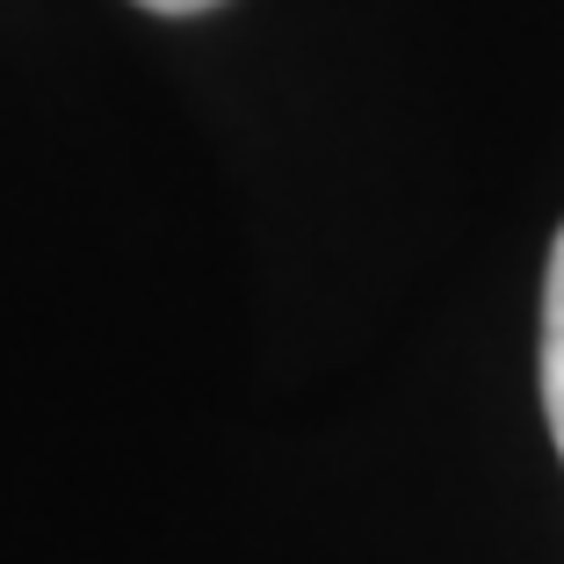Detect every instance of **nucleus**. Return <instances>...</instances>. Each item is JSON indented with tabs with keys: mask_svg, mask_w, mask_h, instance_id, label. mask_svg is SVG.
Returning a JSON list of instances; mask_svg holds the SVG:
<instances>
[{
	"mask_svg": "<svg viewBox=\"0 0 564 564\" xmlns=\"http://www.w3.org/2000/svg\"><path fill=\"white\" fill-rule=\"evenodd\" d=\"M543 420L564 456V225L550 239V275H543Z\"/></svg>",
	"mask_w": 564,
	"mask_h": 564,
	"instance_id": "1",
	"label": "nucleus"
},
{
	"mask_svg": "<svg viewBox=\"0 0 564 564\" xmlns=\"http://www.w3.org/2000/svg\"><path fill=\"white\" fill-rule=\"evenodd\" d=\"M138 8H152V15H203L217 0H138Z\"/></svg>",
	"mask_w": 564,
	"mask_h": 564,
	"instance_id": "2",
	"label": "nucleus"
}]
</instances>
